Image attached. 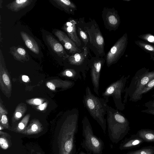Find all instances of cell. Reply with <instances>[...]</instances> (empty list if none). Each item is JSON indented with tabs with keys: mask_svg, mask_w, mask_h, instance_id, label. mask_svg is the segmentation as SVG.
I'll return each mask as SVG.
<instances>
[{
	"mask_svg": "<svg viewBox=\"0 0 154 154\" xmlns=\"http://www.w3.org/2000/svg\"><path fill=\"white\" fill-rule=\"evenodd\" d=\"M79 116L77 108L68 112L58 137L59 154H76Z\"/></svg>",
	"mask_w": 154,
	"mask_h": 154,
	"instance_id": "6da1fadb",
	"label": "cell"
},
{
	"mask_svg": "<svg viewBox=\"0 0 154 154\" xmlns=\"http://www.w3.org/2000/svg\"><path fill=\"white\" fill-rule=\"evenodd\" d=\"M106 122L108 136L114 143H118L127 133L129 122L125 116L119 110L107 106Z\"/></svg>",
	"mask_w": 154,
	"mask_h": 154,
	"instance_id": "7a4b0ae2",
	"label": "cell"
},
{
	"mask_svg": "<svg viewBox=\"0 0 154 154\" xmlns=\"http://www.w3.org/2000/svg\"><path fill=\"white\" fill-rule=\"evenodd\" d=\"M82 102L90 115L98 123L105 134L106 120L104 116L106 113L108 105L105 100L103 98H100L94 95L89 87L87 86Z\"/></svg>",
	"mask_w": 154,
	"mask_h": 154,
	"instance_id": "3957f363",
	"label": "cell"
},
{
	"mask_svg": "<svg viewBox=\"0 0 154 154\" xmlns=\"http://www.w3.org/2000/svg\"><path fill=\"white\" fill-rule=\"evenodd\" d=\"M78 23L87 34L89 38L88 48L95 55L103 57L105 56V40L99 26L94 19L86 22L84 18H80Z\"/></svg>",
	"mask_w": 154,
	"mask_h": 154,
	"instance_id": "277c9868",
	"label": "cell"
},
{
	"mask_svg": "<svg viewBox=\"0 0 154 154\" xmlns=\"http://www.w3.org/2000/svg\"><path fill=\"white\" fill-rule=\"evenodd\" d=\"M154 78V70L150 71L149 69L143 68L138 70L132 78L129 86L124 89L125 93L124 103L129 97L130 101L136 102L139 100L140 93L148 83Z\"/></svg>",
	"mask_w": 154,
	"mask_h": 154,
	"instance_id": "5b68a950",
	"label": "cell"
},
{
	"mask_svg": "<svg viewBox=\"0 0 154 154\" xmlns=\"http://www.w3.org/2000/svg\"><path fill=\"white\" fill-rule=\"evenodd\" d=\"M82 136L83 139L81 145L87 154H102L104 143L99 137L94 133L93 129L87 116L82 121Z\"/></svg>",
	"mask_w": 154,
	"mask_h": 154,
	"instance_id": "8992f818",
	"label": "cell"
},
{
	"mask_svg": "<svg viewBox=\"0 0 154 154\" xmlns=\"http://www.w3.org/2000/svg\"><path fill=\"white\" fill-rule=\"evenodd\" d=\"M127 79V77L123 75L119 79L109 85L102 94L107 103L109 102V97H112L117 109L120 111L125 109L124 104L122 102L121 96Z\"/></svg>",
	"mask_w": 154,
	"mask_h": 154,
	"instance_id": "52a82bcc",
	"label": "cell"
},
{
	"mask_svg": "<svg viewBox=\"0 0 154 154\" xmlns=\"http://www.w3.org/2000/svg\"><path fill=\"white\" fill-rule=\"evenodd\" d=\"M90 56V49L87 47H84L81 52L70 55L67 58L69 67L75 69L81 72L84 81L86 79V73L89 69Z\"/></svg>",
	"mask_w": 154,
	"mask_h": 154,
	"instance_id": "ba28073f",
	"label": "cell"
},
{
	"mask_svg": "<svg viewBox=\"0 0 154 154\" xmlns=\"http://www.w3.org/2000/svg\"><path fill=\"white\" fill-rule=\"evenodd\" d=\"M128 43L127 33L116 42L105 56L106 65L109 67L116 63L124 54Z\"/></svg>",
	"mask_w": 154,
	"mask_h": 154,
	"instance_id": "9c48e42d",
	"label": "cell"
},
{
	"mask_svg": "<svg viewBox=\"0 0 154 154\" xmlns=\"http://www.w3.org/2000/svg\"><path fill=\"white\" fill-rule=\"evenodd\" d=\"M106 61L105 58L98 56L91 57L89 63L90 75L94 92L99 95L100 80L101 69Z\"/></svg>",
	"mask_w": 154,
	"mask_h": 154,
	"instance_id": "30bf717a",
	"label": "cell"
},
{
	"mask_svg": "<svg viewBox=\"0 0 154 154\" xmlns=\"http://www.w3.org/2000/svg\"><path fill=\"white\" fill-rule=\"evenodd\" d=\"M102 17L104 27L110 31H116L120 24V18L117 10L114 8H104Z\"/></svg>",
	"mask_w": 154,
	"mask_h": 154,
	"instance_id": "8fae6325",
	"label": "cell"
},
{
	"mask_svg": "<svg viewBox=\"0 0 154 154\" xmlns=\"http://www.w3.org/2000/svg\"><path fill=\"white\" fill-rule=\"evenodd\" d=\"M54 34L70 55L75 53H80L82 51L83 48H79L63 31L57 30L54 32Z\"/></svg>",
	"mask_w": 154,
	"mask_h": 154,
	"instance_id": "7c38bea8",
	"label": "cell"
},
{
	"mask_svg": "<svg viewBox=\"0 0 154 154\" xmlns=\"http://www.w3.org/2000/svg\"><path fill=\"white\" fill-rule=\"evenodd\" d=\"M77 21L76 20L70 18L64 24L63 29L76 45L79 48H82V41L77 32Z\"/></svg>",
	"mask_w": 154,
	"mask_h": 154,
	"instance_id": "4fadbf2b",
	"label": "cell"
},
{
	"mask_svg": "<svg viewBox=\"0 0 154 154\" xmlns=\"http://www.w3.org/2000/svg\"><path fill=\"white\" fill-rule=\"evenodd\" d=\"M48 44L57 54L64 60L67 59L69 55L68 54L62 45L56 39L50 35L46 36Z\"/></svg>",
	"mask_w": 154,
	"mask_h": 154,
	"instance_id": "5bb4252c",
	"label": "cell"
},
{
	"mask_svg": "<svg viewBox=\"0 0 154 154\" xmlns=\"http://www.w3.org/2000/svg\"><path fill=\"white\" fill-rule=\"evenodd\" d=\"M20 35L27 48L34 53L38 54L39 52V48L35 40L30 35L24 32H20Z\"/></svg>",
	"mask_w": 154,
	"mask_h": 154,
	"instance_id": "9a60e30c",
	"label": "cell"
},
{
	"mask_svg": "<svg viewBox=\"0 0 154 154\" xmlns=\"http://www.w3.org/2000/svg\"><path fill=\"white\" fill-rule=\"evenodd\" d=\"M54 1L63 10L69 14L74 15L77 10L76 5L69 0H55Z\"/></svg>",
	"mask_w": 154,
	"mask_h": 154,
	"instance_id": "2e32d148",
	"label": "cell"
},
{
	"mask_svg": "<svg viewBox=\"0 0 154 154\" xmlns=\"http://www.w3.org/2000/svg\"><path fill=\"white\" fill-rule=\"evenodd\" d=\"M32 1L29 0H16L10 5V8L14 11H18L30 4Z\"/></svg>",
	"mask_w": 154,
	"mask_h": 154,
	"instance_id": "e0dca14e",
	"label": "cell"
},
{
	"mask_svg": "<svg viewBox=\"0 0 154 154\" xmlns=\"http://www.w3.org/2000/svg\"><path fill=\"white\" fill-rule=\"evenodd\" d=\"M80 72L73 68H69L64 71L63 74L72 80L77 81L79 79H81L82 76Z\"/></svg>",
	"mask_w": 154,
	"mask_h": 154,
	"instance_id": "ac0fdd59",
	"label": "cell"
},
{
	"mask_svg": "<svg viewBox=\"0 0 154 154\" xmlns=\"http://www.w3.org/2000/svg\"><path fill=\"white\" fill-rule=\"evenodd\" d=\"M142 141V139H127L121 144L119 148L121 150L126 149L138 145Z\"/></svg>",
	"mask_w": 154,
	"mask_h": 154,
	"instance_id": "d6986e66",
	"label": "cell"
},
{
	"mask_svg": "<svg viewBox=\"0 0 154 154\" xmlns=\"http://www.w3.org/2000/svg\"><path fill=\"white\" fill-rule=\"evenodd\" d=\"M77 32L79 37L84 44V47H88L89 38L88 35L84 31L77 21L76 25Z\"/></svg>",
	"mask_w": 154,
	"mask_h": 154,
	"instance_id": "ffe728a7",
	"label": "cell"
},
{
	"mask_svg": "<svg viewBox=\"0 0 154 154\" xmlns=\"http://www.w3.org/2000/svg\"><path fill=\"white\" fill-rule=\"evenodd\" d=\"M140 137L143 139L154 142V131L149 130H141L139 131Z\"/></svg>",
	"mask_w": 154,
	"mask_h": 154,
	"instance_id": "44dd1931",
	"label": "cell"
},
{
	"mask_svg": "<svg viewBox=\"0 0 154 154\" xmlns=\"http://www.w3.org/2000/svg\"><path fill=\"white\" fill-rule=\"evenodd\" d=\"M135 43L145 51L154 54V45L146 42L139 40L135 41Z\"/></svg>",
	"mask_w": 154,
	"mask_h": 154,
	"instance_id": "7402d4cb",
	"label": "cell"
},
{
	"mask_svg": "<svg viewBox=\"0 0 154 154\" xmlns=\"http://www.w3.org/2000/svg\"><path fill=\"white\" fill-rule=\"evenodd\" d=\"M154 88V78L152 79L143 88L140 93L139 100H140L144 94H146Z\"/></svg>",
	"mask_w": 154,
	"mask_h": 154,
	"instance_id": "603a6c76",
	"label": "cell"
},
{
	"mask_svg": "<svg viewBox=\"0 0 154 154\" xmlns=\"http://www.w3.org/2000/svg\"><path fill=\"white\" fill-rule=\"evenodd\" d=\"M154 153V149L146 148L134 151L129 152L127 154H153Z\"/></svg>",
	"mask_w": 154,
	"mask_h": 154,
	"instance_id": "cb8c5ba5",
	"label": "cell"
},
{
	"mask_svg": "<svg viewBox=\"0 0 154 154\" xmlns=\"http://www.w3.org/2000/svg\"><path fill=\"white\" fill-rule=\"evenodd\" d=\"M13 53L14 56L19 59V58H23L26 57V51L23 48H18L16 49Z\"/></svg>",
	"mask_w": 154,
	"mask_h": 154,
	"instance_id": "d4e9b609",
	"label": "cell"
},
{
	"mask_svg": "<svg viewBox=\"0 0 154 154\" xmlns=\"http://www.w3.org/2000/svg\"><path fill=\"white\" fill-rule=\"evenodd\" d=\"M138 37L145 42L154 44V35L149 33L138 35Z\"/></svg>",
	"mask_w": 154,
	"mask_h": 154,
	"instance_id": "484cf974",
	"label": "cell"
},
{
	"mask_svg": "<svg viewBox=\"0 0 154 154\" xmlns=\"http://www.w3.org/2000/svg\"><path fill=\"white\" fill-rule=\"evenodd\" d=\"M0 145L1 147L4 149H6L8 147V144L6 139L2 137L0 138Z\"/></svg>",
	"mask_w": 154,
	"mask_h": 154,
	"instance_id": "4316f807",
	"label": "cell"
},
{
	"mask_svg": "<svg viewBox=\"0 0 154 154\" xmlns=\"http://www.w3.org/2000/svg\"><path fill=\"white\" fill-rule=\"evenodd\" d=\"M38 130V126L36 124H33L32 125L29 130L25 133L27 134H31L37 132Z\"/></svg>",
	"mask_w": 154,
	"mask_h": 154,
	"instance_id": "83f0119b",
	"label": "cell"
},
{
	"mask_svg": "<svg viewBox=\"0 0 154 154\" xmlns=\"http://www.w3.org/2000/svg\"><path fill=\"white\" fill-rule=\"evenodd\" d=\"M144 106L148 109L154 108V99L145 103Z\"/></svg>",
	"mask_w": 154,
	"mask_h": 154,
	"instance_id": "f1b7e54d",
	"label": "cell"
},
{
	"mask_svg": "<svg viewBox=\"0 0 154 154\" xmlns=\"http://www.w3.org/2000/svg\"><path fill=\"white\" fill-rule=\"evenodd\" d=\"M2 78L5 83L7 85H8L10 84V81L8 75L5 73L3 74Z\"/></svg>",
	"mask_w": 154,
	"mask_h": 154,
	"instance_id": "f546056e",
	"label": "cell"
},
{
	"mask_svg": "<svg viewBox=\"0 0 154 154\" xmlns=\"http://www.w3.org/2000/svg\"><path fill=\"white\" fill-rule=\"evenodd\" d=\"M142 112L150 114H151L154 116V108L147 109H144L141 111Z\"/></svg>",
	"mask_w": 154,
	"mask_h": 154,
	"instance_id": "4dcf8cb0",
	"label": "cell"
},
{
	"mask_svg": "<svg viewBox=\"0 0 154 154\" xmlns=\"http://www.w3.org/2000/svg\"><path fill=\"white\" fill-rule=\"evenodd\" d=\"M1 122L3 125H5L8 123V119L7 116L3 115L2 116L1 119Z\"/></svg>",
	"mask_w": 154,
	"mask_h": 154,
	"instance_id": "1f68e13d",
	"label": "cell"
},
{
	"mask_svg": "<svg viewBox=\"0 0 154 154\" xmlns=\"http://www.w3.org/2000/svg\"><path fill=\"white\" fill-rule=\"evenodd\" d=\"M47 86L50 89L52 90H54L55 89V86L51 82H48L47 83Z\"/></svg>",
	"mask_w": 154,
	"mask_h": 154,
	"instance_id": "d6a6232c",
	"label": "cell"
},
{
	"mask_svg": "<svg viewBox=\"0 0 154 154\" xmlns=\"http://www.w3.org/2000/svg\"><path fill=\"white\" fill-rule=\"evenodd\" d=\"M23 81L26 82H28L29 79V77L26 75H23L22 76Z\"/></svg>",
	"mask_w": 154,
	"mask_h": 154,
	"instance_id": "836d02e7",
	"label": "cell"
},
{
	"mask_svg": "<svg viewBox=\"0 0 154 154\" xmlns=\"http://www.w3.org/2000/svg\"><path fill=\"white\" fill-rule=\"evenodd\" d=\"M18 128L20 130H22L24 129L25 125L23 123L20 122L18 124Z\"/></svg>",
	"mask_w": 154,
	"mask_h": 154,
	"instance_id": "e575fe53",
	"label": "cell"
},
{
	"mask_svg": "<svg viewBox=\"0 0 154 154\" xmlns=\"http://www.w3.org/2000/svg\"><path fill=\"white\" fill-rule=\"evenodd\" d=\"M33 101L34 103L36 104H41V100L38 99H34Z\"/></svg>",
	"mask_w": 154,
	"mask_h": 154,
	"instance_id": "d590c367",
	"label": "cell"
},
{
	"mask_svg": "<svg viewBox=\"0 0 154 154\" xmlns=\"http://www.w3.org/2000/svg\"><path fill=\"white\" fill-rule=\"evenodd\" d=\"M16 116L17 118H20L21 117L22 114L20 112H17L16 113Z\"/></svg>",
	"mask_w": 154,
	"mask_h": 154,
	"instance_id": "8d00e7d4",
	"label": "cell"
},
{
	"mask_svg": "<svg viewBox=\"0 0 154 154\" xmlns=\"http://www.w3.org/2000/svg\"><path fill=\"white\" fill-rule=\"evenodd\" d=\"M45 105L44 104H42L41 105L39 106V109L41 110H42L43 109Z\"/></svg>",
	"mask_w": 154,
	"mask_h": 154,
	"instance_id": "74e56055",
	"label": "cell"
},
{
	"mask_svg": "<svg viewBox=\"0 0 154 154\" xmlns=\"http://www.w3.org/2000/svg\"><path fill=\"white\" fill-rule=\"evenodd\" d=\"M79 154H87V153H85L83 151H81L79 153Z\"/></svg>",
	"mask_w": 154,
	"mask_h": 154,
	"instance_id": "f35d334b",
	"label": "cell"
},
{
	"mask_svg": "<svg viewBox=\"0 0 154 154\" xmlns=\"http://www.w3.org/2000/svg\"><path fill=\"white\" fill-rule=\"evenodd\" d=\"M152 97H154V92H153V94L152 95Z\"/></svg>",
	"mask_w": 154,
	"mask_h": 154,
	"instance_id": "ab89813d",
	"label": "cell"
}]
</instances>
